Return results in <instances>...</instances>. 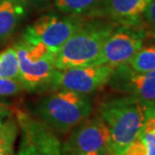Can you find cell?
Returning a JSON list of instances; mask_svg holds the SVG:
<instances>
[{"mask_svg":"<svg viewBox=\"0 0 155 155\" xmlns=\"http://www.w3.org/2000/svg\"><path fill=\"white\" fill-rule=\"evenodd\" d=\"M98 115L109 131L108 151L123 155L129 145L143 132L146 123V105L131 95L107 98L98 106Z\"/></svg>","mask_w":155,"mask_h":155,"instance_id":"6da1fadb","label":"cell"},{"mask_svg":"<svg viewBox=\"0 0 155 155\" xmlns=\"http://www.w3.org/2000/svg\"><path fill=\"white\" fill-rule=\"evenodd\" d=\"M114 24L104 18H85L71 37L55 53L57 70L101 64V51Z\"/></svg>","mask_w":155,"mask_h":155,"instance_id":"7a4b0ae2","label":"cell"},{"mask_svg":"<svg viewBox=\"0 0 155 155\" xmlns=\"http://www.w3.org/2000/svg\"><path fill=\"white\" fill-rule=\"evenodd\" d=\"M93 105L88 95L67 89H57L35 104L33 116L53 130L67 134L92 114Z\"/></svg>","mask_w":155,"mask_h":155,"instance_id":"3957f363","label":"cell"},{"mask_svg":"<svg viewBox=\"0 0 155 155\" xmlns=\"http://www.w3.org/2000/svg\"><path fill=\"white\" fill-rule=\"evenodd\" d=\"M18 61V81L30 92L51 90L55 68V53L42 43L21 39L14 45Z\"/></svg>","mask_w":155,"mask_h":155,"instance_id":"277c9868","label":"cell"},{"mask_svg":"<svg viewBox=\"0 0 155 155\" xmlns=\"http://www.w3.org/2000/svg\"><path fill=\"white\" fill-rule=\"evenodd\" d=\"M81 17L47 13L26 27L23 40L32 43H42L56 53L83 21Z\"/></svg>","mask_w":155,"mask_h":155,"instance_id":"5b68a950","label":"cell"},{"mask_svg":"<svg viewBox=\"0 0 155 155\" xmlns=\"http://www.w3.org/2000/svg\"><path fill=\"white\" fill-rule=\"evenodd\" d=\"M20 141L16 155H63L62 142L53 130L22 110L15 113Z\"/></svg>","mask_w":155,"mask_h":155,"instance_id":"8992f818","label":"cell"},{"mask_svg":"<svg viewBox=\"0 0 155 155\" xmlns=\"http://www.w3.org/2000/svg\"><path fill=\"white\" fill-rule=\"evenodd\" d=\"M149 37L143 26L115 25L102 47L101 64L114 68L128 64Z\"/></svg>","mask_w":155,"mask_h":155,"instance_id":"52a82bcc","label":"cell"},{"mask_svg":"<svg viewBox=\"0 0 155 155\" xmlns=\"http://www.w3.org/2000/svg\"><path fill=\"white\" fill-rule=\"evenodd\" d=\"M114 67L107 64L88 65L56 70L51 90L67 89L89 95L105 87L109 82Z\"/></svg>","mask_w":155,"mask_h":155,"instance_id":"ba28073f","label":"cell"},{"mask_svg":"<svg viewBox=\"0 0 155 155\" xmlns=\"http://www.w3.org/2000/svg\"><path fill=\"white\" fill-rule=\"evenodd\" d=\"M62 142L63 155L98 152L103 155L108 151L109 131L99 115L89 116L69 131Z\"/></svg>","mask_w":155,"mask_h":155,"instance_id":"9c48e42d","label":"cell"},{"mask_svg":"<svg viewBox=\"0 0 155 155\" xmlns=\"http://www.w3.org/2000/svg\"><path fill=\"white\" fill-rule=\"evenodd\" d=\"M119 94L131 95L146 106L155 102V70L137 72L128 64L115 67L108 84Z\"/></svg>","mask_w":155,"mask_h":155,"instance_id":"30bf717a","label":"cell"},{"mask_svg":"<svg viewBox=\"0 0 155 155\" xmlns=\"http://www.w3.org/2000/svg\"><path fill=\"white\" fill-rule=\"evenodd\" d=\"M151 0H105L100 18L114 25L143 26L142 16Z\"/></svg>","mask_w":155,"mask_h":155,"instance_id":"8fae6325","label":"cell"},{"mask_svg":"<svg viewBox=\"0 0 155 155\" xmlns=\"http://www.w3.org/2000/svg\"><path fill=\"white\" fill-rule=\"evenodd\" d=\"M27 11L22 0H0V43L10 36Z\"/></svg>","mask_w":155,"mask_h":155,"instance_id":"7c38bea8","label":"cell"},{"mask_svg":"<svg viewBox=\"0 0 155 155\" xmlns=\"http://www.w3.org/2000/svg\"><path fill=\"white\" fill-rule=\"evenodd\" d=\"M105 0H55L56 9L62 14L81 18H100Z\"/></svg>","mask_w":155,"mask_h":155,"instance_id":"4fadbf2b","label":"cell"},{"mask_svg":"<svg viewBox=\"0 0 155 155\" xmlns=\"http://www.w3.org/2000/svg\"><path fill=\"white\" fill-rule=\"evenodd\" d=\"M128 65L137 72H150L155 70V37L146 39Z\"/></svg>","mask_w":155,"mask_h":155,"instance_id":"5bb4252c","label":"cell"},{"mask_svg":"<svg viewBox=\"0 0 155 155\" xmlns=\"http://www.w3.org/2000/svg\"><path fill=\"white\" fill-rule=\"evenodd\" d=\"M19 133L16 118L4 119L0 123V155H15V142Z\"/></svg>","mask_w":155,"mask_h":155,"instance_id":"9a60e30c","label":"cell"},{"mask_svg":"<svg viewBox=\"0 0 155 155\" xmlns=\"http://www.w3.org/2000/svg\"><path fill=\"white\" fill-rule=\"evenodd\" d=\"M0 77L18 80V61L14 46L0 52Z\"/></svg>","mask_w":155,"mask_h":155,"instance_id":"2e32d148","label":"cell"},{"mask_svg":"<svg viewBox=\"0 0 155 155\" xmlns=\"http://www.w3.org/2000/svg\"><path fill=\"white\" fill-rule=\"evenodd\" d=\"M22 90L24 88L17 79L0 77V96H13Z\"/></svg>","mask_w":155,"mask_h":155,"instance_id":"e0dca14e","label":"cell"},{"mask_svg":"<svg viewBox=\"0 0 155 155\" xmlns=\"http://www.w3.org/2000/svg\"><path fill=\"white\" fill-rule=\"evenodd\" d=\"M142 25L151 37H155V0H151L142 16Z\"/></svg>","mask_w":155,"mask_h":155,"instance_id":"ac0fdd59","label":"cell"},{"mask_svg":"<svg viewBox=\"0 0 155 155\" xmlns=\"http://www.w3.org/2000/svg\"><path fill=\"white\" fill-rule=\"evenodd\" d=\"M123 155H148V149H147L146 143L144 142L141 135H139V136L129 145V147L125 150Z\"/></svg>","mask_w":155,"mask_h":155,"instance_id":"d6986e66","label":"cell"},{"mask_svg":"<svg viewBox=\"0 0 155 155\" xmlns=\"http://www.w3.org/2000/svg\"><path fill=\"white\" fill-rule=\"evenodd\" d=\"M146 143L148 155H155V128L152 129H144L140 134Z\"/></svg>","mask_w":155,"mask_h":155,"instance_id":"ffe728a7","label":"cell"},{"mask_svg":"<svg viewBox=\"0 0 155 155\" xmlns=\"http://www.w3.org/2000/svg\"><path fill=\"white\" fill-rule=\"evenodd\" d=\"M155 128V102L146 106V123L144 129Z\"/></svg>","mask_w":155,"mask_h":155,"instance_id":"44dd1931","label":"cell"},{"mask_svg":"<svg viewBox=\"0 0 155 155\" xmlns=\"http://www.w3.org/2000/svg\"><path fill=\"white\" fill-rule=\"evenodd\" d=\"M9 113H10V109H9L8 105H6L3 102H0V114L9 115Z\"/></svg>","mask_w":155,"mask_h":155,"instance_id":"7402d4cb","label":"cell"},{"mask_svg":"<svg viewBox=\"0 0 155 155\" xmlns=\"http://www.w3.org/2000/svg\"><path fill=\"white\" fill-rule=\"evenodd\" d=\"M22 1H24L25 3H32V4H36V3H42L46 1V0H22Z\"/></svg>","mask_w":155,"mask_h":155,"instance_id":"603a6c76","label":"cell"},{"mask_svg":"<svg viewBox=\"0 0 155 155\" xmlns=\"http://www.w3.org/2000/svg\"><path fill=\"white\" fill-rule=\"evenodd\" d=\"M71 155H102L98 152H91V153H84V154H71Z\"/></svg>","mask_w":155,"mask_h":155,"instance_id":"cb8c5ba5","label":"cell"},{"mask_svg":"<svg viewBox=\"0 0 155 155\" xmlns=\"http://www.w3.org/2000/svg\"><path fill=\"white\" fill-rule=\"evenodd\" d=\"M6 116H8V115H4V114H0V123L5 119V117Z\"/></svg>","mask_w":155,"mask_h":155,"instance_id":"d4e9b609","label":"cell"},{"mask_svg":"<svg viewBox=\"0 0 155 155\" xmlns=\"http://www.w3.org/2000/svg\"><path fill=\"white\" fill-rule=\"evenodd\" d=\"M103 155H113V154H111V153H109V152H105Z\"/></svg>","mask_w":155,"mask_h":155,"instance_id":"484cf974","label":"cell"}]
</instances>
